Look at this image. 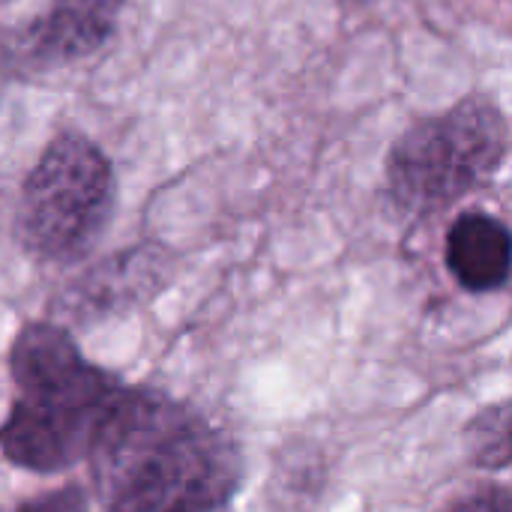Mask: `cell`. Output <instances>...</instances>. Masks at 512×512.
<instances>
[{"instance_id": "cell-5", "label": "cell", "mask_w": 512, "mask_h": 512, "mask_svg": "<svg viewBox=\"0 0 512 512\" xmlns=\"http://www.w3.org/2000/svg\"><path fill=\"white\" fill-rule=\"evenodd\" d=\"M126 0H48L18 36L33 66H69L102 51L120 24Z\"/></svg>"}, {"instance_id": "cell-8", "label": "cell", "mask_w": 512, "mask_h": 512, "mask_svg": "<svg viewBox=\"0 0 512 512\" xmlns=\"http://www.w3.org/2000/svg\"><path fill=\"white\" fill-rule=\"evenodd\" d=\"M0 512H87V492L81 486H63L0 507Z\"/></svg>"}, {"instance_id": "cell-1", "label": "cell", "mask_w": 512, "mask_h": 512, "mask_svg": "<svg viewBox=\"0 0 512 512\" xmlns=\"http://www.w3.org/2000/svg\"><path fill=\"white\" fill-rule=\"evenodd\" d=\"M87 462L108 512H219L243 483L237 441L159 390L123 387Z\"/></svg>"}, {"instance_id": "cell-2", "label": "cell", "mask_w": 512, "mask_h": 512, "mask_svg": "<svg viewBox=\"0 0 512 512\" xmlns=\"http://www.w3.org/2000/svg\"><path fill=\"white\" fill-rule=\"evenodd\" d=\"M9 372L18 387L3 426L0 453L24 471H63L87 456L123 381L84 360L60 324L30 321L9 348Z\"/></svg>"}, {"instance_id": "cell-4", "label": "cell", "mask_w": 512, "mask_h": 512, "mask_svg": "<svg viewBox=\"0 0 512 512\" xmlns=\"http://www.w3.org/2000/svg\"><path fill=\"white\" fill-rule=\"evenodd\" d=\"M117 207V174L99 144L57 132L27 171L15 210V237L39 261L72 264L105 234Z\"/></svg>"}, {"instance_id": "cell-6", "label": "cell", "mask_w": 512, "mask_h": 512, "mask_svg": "<svg viewBox=\"0 0 512 512\" xmlns=\"http://www.w3.org/2000/svg\"><path fill=\"white\" fill-rule=\"evenodd\" d=\"M444 261L459 288L492 294L510 282L512 237L504 219L486 210H468L453 219L444 243Z\"/></svg>"}, {"instance_id": "cell-9", "label": "cell", "mask_w": 512, "mask_h": 512, "mask_svg": "<svg viewBox=\"0 0 512 512\" xmlns=\"http://www.w3.org/2000/svg\"><path fill=\"white\" fill-rule=\"evenodd\" d=\"M447 512H512L510 492L504 486H492V489H480L462 501H456Z\"/></svg>"}, {"instance_id": "cell-7", "label": "cell", "mask_w": 512, "mask_h": 512, "mask_svg": "<svg viewBox=\"0 0 512 512\" xmlns=\"http://www.w3.org/2000/svg\"><path fill=\"white\" fill-rule=\"evenodd\" d=\"M471 444H474V459L483 468L504 471L510 465V411H507V402L483 411L474 420Z\"/></svg>"}, {"instance_id": "cell-3", "label": "cell", "mask_w": 512, "mask_h": 512, "mask_svg": "<svg viewBox=\"0 0 512 512\" xmlns=\"http://www.w3.org/2000/svg\"><path fill=\"white\" fill-rule=\"evenodd\" d=\"M510 153V123L492 96H465L411 123L384 159V183L408 216H435L486 186Z\"/></svg>"}]
</instances>
